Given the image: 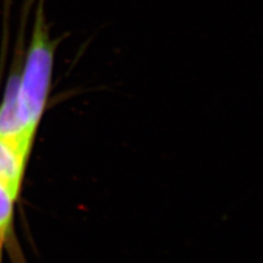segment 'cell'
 Listing matches in <instances>:
<instances>
[{"instance_id":"3","label":"cell","mask_w":263,"mask_h":263,"mask_svg":"<svg viewBox=\"0 0 263 263\" xmlns=\"http://www.w3.org/2000/svg\"><path fill=\"white\" fill-rule=\"evenodd\" d=\"M19 193L0 181V241L9 240L12 232L14 204Z\"/></svg>"},{"instance_id":"4","label":"cell","mask_w":263,"mask_h":263,"mask_svg":"<svg viewBox=\"0 0 263 263\" xmlns=\"http://www.w3.org/2000/svg\"><path fill=\"white\" fill-rule=\"evenodd\" d=\"M2 241H0V258H2Z\"/></svg>"},{"instance_id":"1","label":"cell","mask_w":263,"mask_h":263,"mask_svg":"<svg viewBox=\"0 0 263 263\" xmlns=\"http://www.w3.org/2000/svg\"><path fill=\"white\" fill-rule=\"evenodd\" d=\"M55 44L48 36L42 8L33 30L26 63L18 72L16 114L22 127L35 136L52 87Z\"/></svg>"},{"instance_id":"2","label":"cell","mask_w":263,"mask_h":263,"mask_svg":"<svg viewBox=\"0 0 263 263\" xmlns=\"http://www.w3.org/2000/svg\"><path fill=\"white\" fill-rule=\"evenodd\" d=\"M30 149L0 136V181L20 192Z\"/></svg>"},{"instance_id":"5","label":"cell","mask_w":263,"mask_h":263,"mask_svg":"<svg viewBox=\"0 0 263 263\" xmlns=\"http://www.w3.org/2000/svg\"><path fill=\"white\" fill-rule=\"evenodd\" d=\"M0 263H2V258H0Z\"/></svg>"}]
</instances>
